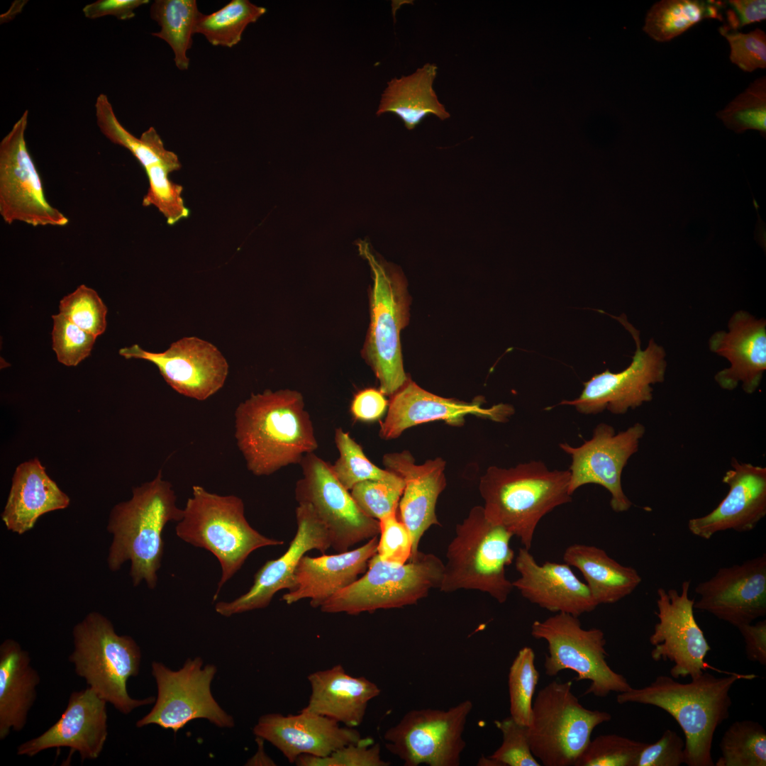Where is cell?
<instances>
[{
  "label": "cell",
  "instance_id": "obj_1",
  "mask_svg": "<svg viewBox=\"0 0 766 766\" xmlns=\"http://www.w3.org/2000/svg\"><path fill=\"white\" fill-rule=\"evenodd\" d=\"M234 417L237 446L255 476L299 464L318 447L303 395L296 390L252 394L238 404Z\"/></svg>",
  "mask_w": 766,
  "mask_h": 766
},
{
  "label": "cell",
  "instance_id": "obj_2",
  "mask_svg": "<svg viewBox=\"0 0 766 766\" xmlns=\"http://www.w3.org/2000/svg\"><path fill=\"white\" fill-rule=\"evenodd\" d=\"M754 675L728 673L718 677L704 671L688 683L672 677L657 676L648 686L619 693L618 704L638 703L659 707L670 714L684 735V764L714 766L711 749L718 726L728 718L730 690L740 679Z\"/></svg>",
  "mask_w": 766,
  "mask_h": 766
},
{
  "label": "cell",
  "instance_id": "obj_3",
  "mask_svg": "<svg viewBox=\"0 0 766 766\" xmlns=\"http://www.w3.org/2000/svg\"><path fill=\"white\" fill-rule=\"evenodd\" d=\"M132 493L131 499L116 504L110 513L107 530L113 540L108 565L115 572L129 560L133 586L144 581L154 589L164 553V528L170 521L178 522L183 509L177 506L172 485L162 478L161 470Z\"/></svg>",
  "mask_w": 766,
  "mask_h": 766
},
{
  "label": "cell",
  "instance_id": "obj_4",
  "mask_svg": "<svg viewBox=\"0 0 766 766\" xmlns=\"http://www.w3.org/2000/svg\"><path fill=\"white\" fill-rule=\"evenodd\" d=\"M570 470H550L539 460L511 468L489 467L479 482L487 518L530 550L540 520L572 501Z\"/></svg>",
  "mask_w": 766,
  "mask_h": 766
},
{
  "label": "cell",
  "instance_id": "obj_5",
  "mask_svg": "<svg viewBox=\"0 0 766 766\" xmlns=\"http://www.w3.org/2000/svg\"><path fill=\"white\" fill-rule=\"evenodd\" d=\"M175 533L183 541L211 553L220 563L221 577L213 600L253 551L284 544L250 525L240 497L212 493L200 485L192 487Z\"/></svg>",
  "mask_w": 766,
  "mask_h": 766
},
{
  "label": "cell",
  "instance_id": "obj_6",
  "mask_svg": "<svg viewBox=\"0 0 766 766\" xmlns=\"http://www.w3.org/2000/svg\"><path fill=\"white\" fill-rule=\"evenodd\" d=\"M358 245L373 280L369 293L370 322L361 355L378 379L381 392L392 396L409 377L400 334L409 322L410 296L406 281L396 266L374 255L367 243Z\"/></svg>",
  "mask_w": 766,
  "mask_h": 766
},
{
  "label": "cell",
  "instance_id": "obj_7",
  "mask_svg": "<svg viewBox=\"0 0 766 766\" xmlns=\"http://www.w3.org/2000/svg\"><path fill=\"white\" fill-rule=\"evenodd\" d=\"M513 535L486 516L483 506H475L455 528L448 544L443 577V592L478 590L504 603L514 587L506 568L515 558L510 547Z\"/></svg>",
  "mask_w": 766,
  "mask_h": 766
},
{
  "label": "cell",
  "instance_id": "obj_8",
  "mask_svg": "<svg viewBox=\"0 0 766 766\" xmlns=\"http://www.w3.org/2000/svg\"><path fill=\"white\" fill-rule=\"evenodd\" d=\"M72 635L74 650L69 661L101 699L123 714L155 701L153 696L135 699L128 693V680L139 674L141 661L133 638L118 635L111 621L96 611L76 624Z\"/></svg>",
  "mask_w": 766,
  "mask_h": 766
},
{
  "label": "cell",
  "instance_id": "obj_9",
  "mask_svg": "<svg viewBox=\"0 0 766 766\" xmlns=\"http://www.w3.org/2000/svg\"><path fill=\"white\" fill-rule=\"evenodd\" d=\"M444 563L433 553H420L403 565L386 562L376 553L360 578L339 591L321 607L325 613L357 615L416 604L440 588Z\"/></svg>",
  "mask_w": 766,
  "mask_h": 766
},
{
  "label": "cell",
  "instance_id": "obj_10",
  "mask_svg": "<svg viewBox=\"0 0 766 766\" xmlns=\"http://www.w3.org/2000/svg\"><path fill=\"white\" fill-rule=\"evenodd\" d=\"M611 719L606 711L584 707L572 692V682L552 681L533 703L528 726L532 753L545 766H574L594 729Z\"/></svg>",
  "mask_w": 766,
  "mask_h": 766
},
{
  "label": "cell",
  "instance_id": "obj_11",
  "mask_svg": "<svg viewBox=\"0 0 766 766\" xmlns=\"http://www.w3.org/2000/svg\"><path fill=\"white\" fill-rule=\"evenodd\" d=\"M531 635L548 643L545 673L553 677L564 670L574 671L577 674L576 681H590L584 695L605 697L612 692L621 693L632 688L625 677L607 664L604 633L596 628H583L578 617L556 613L543 621H535Z\"/></svg>",
  "mask_w": 766,
  "mask_h": 766
},
{
  "label": "cell",
  "instance_id": "obj_12",
  "mask_svg": "<svg viewBox=\"0 0 766 766\" xmlns=\"http://www.w3.org/2000/svg\"><path fill=\"white\" fill-rule=\"evenodd\" d=\"M472 709L465 700L447 710L414 709L384 733L387 749L405 766H458L466 747L462 734Z\"/></svg>",
  "mask_w": 766,
  "mask_h": 766
},
{
  "label": "cell",
  "instance_id": "obj_13",
  "mask_svg": "<svg viewBox=\"0 0 766 766\" xmlns=\"http://www.w3.org/2000/svg\"><path fill=\"white\" fill-rule=\"evenodd\" d=\"M216 672V666H204L199 657L188 659L177 671L152 662L157 699L150 712L136 722V726L156 724L176 733L194 719L206 718L218 727H233V718L221 708L211 692Z\"/></svg>",
  "mask_w": 766,
  "mask_h": 766
},
{
  "label": "cell",
  "instance_id": "obj_14",
  "mask_svg": "<svg viewBox=\"0 0 766 766\" xmlns=\"http://www.w3.org/2000/svg\"><path fill=\"white\" fill-rule=\"evenodd\" d=\"M630 332L636 350L630 365L619 372L609 370L584 382L580 395L564 400L560 405L573 406L582 414H597L608 410L615 415L625 414L653 399L652 385L662 382L667 369L664 348L650 339L645 350L640 348L638 331L622 316L615 317Z\"/></svg>",
  "mask_w": 766,
  "mask_h": 766
},
{
  "label": "cell",
  "instance_id": "obj_15",
  "mask_svg": "<svg viewBox=\"0 0 766 766\" xmlns=\"http://www.w3.org/2000/svg\"><path fill=\"white\" fill-rule=\"evenodd\" d=\"M299 465L302 477L296 484V499L311 506L326 527L333 550L346 552L379 534V521L360 509L335 477L330 463L311 453L304 455Z\"/></svg>",
  "mask_w": 766,
  "mask_h": 766
},
{
  "label": "cell",
  "instance_id": "obj_16",
  "mask_svg": "<svg viewBox=\"0 0 766 766\" xmlns=\"http://www.w3.org/2000/svg\"><path fill=\"white\" fill-rule=\"evenodd\" d=\"M28 115L26 110L0 143V214L8 224L65 226L69 219L46 200L27 148Z\"/></svg>",
  "mask_w": 766,
  "mask_h": 766
},
{
  "label": "cell",
  "instance_id": "obj_17",
  "mask_svg": "<svg viewBox=\"0 0 766 766\" xmlns=\"http://www.w3.org/2000/svg\"><path fill=\"white\" fill-rule=\"evenodd\" d=\"M645 433V427L640 423L617 433L612 426L601 423L594 429L592 438L580 446L560 443V448L572 457L570 494L583 485L599 484L610 493L614 511H628L632 502L622 488V472L629 458L638 450Z\"/></svg>",
  "mask_w": 766,
  "mask_h": 766
},
{
  "label": "cell",
  "instance_id": "obj_18",
  "mask_svg": "<svg viewBox=\"0 0 766 766\" xmlns=\"http://www.w3.org/2000/svg\"><path fill=\"white\" fill-rule=\"evenodd\" d=\"M690 584V580L684 581L680 592L662 587L657 590L655 614L658 622L649 638L653 646L650 655L654 661L674 663L670 671L674 679H692L712 669L705 662L711 647L694 617V600L689 596Z\"/></svg>",
  "mask_w": 766,
  "mask_h": 766
},
{
  "label": "cell",
  "instance_id": "obj_19",
  "mask_svg": "<svg viewBox=\"0 0 766 766\" xmlns=\"http://www.w3.org/2000/svg\"><path fill=\"white\" fill-rule=\"evenodd\" d=\"M119 354L153 363L174 391L199 401L219 391L228 374V364L218 349L194 336L174 342L162 353L148 352L135 344L120 349Z\"/></svg>",
  "mask_w": 766,
  "mask_h": 766
},
{
  "label": "cell",
  "instance_id": "obj_20",
  "mask_svg": "<svg viewBox=\"0 0 766 766\" xmlns=\"http://www.w3.org/2000/svg\"><path fill=\"white\" fill-rule=\"evenodd\" d=\"M296 509V533L286 552L267 561L255 573L250 588L232 601H219L216 611L223 616L266 608L274 594L289 589L295 570L303 556L311 550L326 552L331 547L328 531L307 504L298 503Z\"/></svg>",
  "mask_w": 766,
  "mask_h": 766
},
{
  "label": "cell",
  "instance_id": "obj_21",
  "mask_svg": "<svg viewBox=\"0 0 766 766\" xmlns=\"http://www.w3.org/2000/svg\"><path fill=\"white\" fill-rule=\"evenodd\" d=\"M694 607L738 628L766 615V555L721 567L695 588Z\"/></svg>",
  "mask_w": 766,
  "mask_h": 766
},
{
  "label": "cell",
  "instance_id": "obj_22",
  "mask_svg": "<svg viewBox=\"0 0 766 766\" xmlns=\"http://www.w3.org/2000/svg\"><path fill=\"white\" fill-rule=\"evenodd\" d=\"M106 701L91 688L73 692L60 718L40 736L17 748L18 755L33 757L50 749L69 748L81 761L97 759L108 737Z\"/></svg>",
  "mask_w": 766,
  "mask_h": 766
},
{
  "label": "cell",
  "instance_id": "obj_23",
  "mask_svg": "<svg viewBox=\"0 0 766 766\" xmlns=\"http://www.w3.org/2000/svg\"><path fill=\"white\" fill-rule=\"evenodd\" d=\"M391 396L379 429V436L385 440L399 438L407 428L429 421H445L452 426H460L465 416L471 414L504 422L514 412L506 404L484 408L477 400L465 402L444 398L422 389L409 377Z\"/></svg>",
  "mask_w": 766,
  "mask_h": 766
},
{
  "label": "cell",
  "instance_id": "obj_24",
  "mask_svg": "<svg viewBox=\"0 0 766 766\" xmlns=\"http://www.w3.org/2000/svg\"><path fill=\"white\" fill-rule=\"evenodd\" d=\"M732 469L723 477L729 490L721 503L708 514L691 518L688 529L708 540L727 530H753L766 515V467L731 461Z\"/></svg>",
  "mask_w": 766,
  "mask_h": 766
},
{
  "label": "cell",
  "instance_id": "obj_25",
  "mask_svg": "<svg viewBox=\"0 0 766 766\" xmlns=\"http://www.w3.org/2000/svg\"><path fill=\"white\" fill-rule=\"evenodd\" d=\"M254 734L275 746L290 763L302 755L324 757L348 744L361 740L355 728L343 727L328 717L301 709L287 716H262Z\"/></svg>",
  "mask_w": 766,
  "mask_h": 766
},
{
  "label": "cell",
  "instance_id": "obj_26",
  "mask_svg": "<svg viewBox=\"0 0 766 766\" xmlns=\"http://www.w3.org/2000/svg\"><path fill=\"white\" fill-rule=\"evenodd\" d=\"M520 576L512 582L522 596L531 603L555 613L579 617L598 606L586 583L564 563L538 564L530 550L521 548L515 558Z\"/></svg>",
  "mask_w": 766,
  "mask_h": 766
},
{
  "label": "cell",
  "instance_id": "obj_27",
  "mask_svg": "<svg viewBox=\"0 0 766 766\" xmlns=\"http://www.w3.org/2000/svg\"><path fill=\"white\" fill-rule=\"evenodd\" d=\"M383 464L405 482L399 501L400 521L407 528L412 541L410 560L416 559L421 539L432 526L440 525L435 514L438 498L446 486L445 462L441 458L417 465L409 451L385 454ZM409 560V561H410Z\"/></svg>",
  "mask_w": 766,
  "mask_h": 766
},
{
  "label": "cell",
  "instance_id": "obj_28",
  "mask_svg": "<svg viewBox=\"0 0 766 766\" xmlns=\"http://www.w3.org/2000/svg\"><path fill=\"white\" fill-rule=\"evenodd\" d=\"M728 329L714 333L709 339L711 351L731 364L716 374L715 381L726 390L734 389L741 382L744 392L753 394L766 370L765 320L738 311L731 317Z\"/></svg>",
  "mask_w": 766,
  "mask_h": 766
},
{
  "label": "cell",
  "instance_id": "obj_29",
  "mask_svg": "<svg viewBox=\"0 0 766 766\" xmlns=\"http://www.w3.org/2000/svg\"><path fill=\"white\" fill-rule=\"evenodd\" d=\"M377 536L346 552L319 557L303 556L295 570L292 584L282 600L290 605L308 599L312 607L320 608L365 572L369 560L377 553Z\"/></svg>",
  "mask_w": 766,
  "mask_h": 766
},
{
  "label": "cell",
  "instance_id": "obj_30",
  "mask_svg": "<svg viewBox=\"0 0 766 766\" xmlns=\"http://www.w3.org/2000/svg\"><path fill=\"white\" fill-rule=\"evenodd\" d=\"M311 694L302 709L355 728L362 722L370 701L379 696L378 686L364 677H353L341 665L311 673Z\"/></svg>",
  "mask_w": 766,
  "mask_h": 766
},
{
  "label": "cell",
  "instance_id": "obj_31",
  "mask_svg": "<svg viewBox=\"0 0 766 766\" xmlns=\"http://www.w3.org/2000/svg\"><path fill=\"white\" fill-rule=\"evenodd\" d=\"M70 501L35 458L16 467L1 518L8 530L21 535L42 515L67 508Z\"/></svg>",
  "mask_w": 766,
  "mask_h": 766
},
{
  "label": "cell",
  "instance_id": "obj_32",
  "mask_svg": "<svg viewBox=\"0 0 766 766\" xmlns=\"http://www.w3.org/2000/svg\"><path fill=\"white\" fill-rule=\"evenodd\" d=\"M28 651L13 639L0 645V740L21 731L36 696L40 677Z\"/></svg>",
  "mask_w": 766,
  "mask_h": 766
},
{
  "label": "cell",
  "instance_id": "obj_33",
  "mask_svg": "<svg viewBox=\"0 0 766 766\" xmlns=\"http://www.w3.org/2000/svg\"><path fill=\"white\" fill-rule=\"evenodd\" d=\"M563 560L582 574L598 606L620 601L642 581L636 570L620 564L605 550L594 545H571L565 550Z\"/></svg>",
  "mask_w": 766,
  "mask_h": 766
},
{
  "label": "cell",
  "instance_id": "obj_34",
  "mask_svg": "<svg viewBox=\"0 0 766 766\" xmlns=\"http://www.w3.org/2000/svg\"><path fill=\"white\" fill-rule=\"evenodd\" d=\"M438 67L426 63L413 73L394 77L381 95L377 115L391 112L397 115L407 129H413L428 115L441 120L450 117L433 89Z\"/></svg>",
  "mask_w": 766,
  "mask_h": 766
},
{
  "label": "cell",
  "instance_id": "obj_35",
  "mask_svg": "<svg viewBox=\"0 0 766 766\" xmlns=\"http://www.w3.org/2000/svg\"><path fill=\"white\" fill-rule=\"evenodd\" d=\"M96 123L101 132L113 143L130 151L145 170L152 165L162 164L173 171L181 164L177 155L165 148L164 143L153 127L143 132L140 138L128 132L118 121L106 95L101 94L95 103Z\"/></svg>",
  "mask_w": 766,
  "mask_h": 766
},
{
  "label": "cell",
  "instance_id": "obj_36",
  "mask_svg": "<svg viewBox=\"0 0 766 766\" xmlns=\"http://www.w3.org/2000/svg\"><path fill=\"white\" fill-rule=\"evenodd\" d=\"M724 1L662 0L648 11L644 31L658 42L671 40L704 18L723 20Z\"/></svg>",
  "mask_w": 766,
  "mask_h": 766
},
{
  "label": "cell",
  "instance_id": "obj_37",
  "mask_svg": "<svg viewBox=\"0 0 766 766\" xmlns=\"http://www.w3.org/2000/svg\"><path fill=\"white\" fill-rule=\"evenodd\" d=\"M200 11L195 0H156L150 7V17L160 27L152 35L165 40L172 48L177 67L187 70V51L192 46V35Z\"/></svg>",
  "mask_w": 766,
  "mask_h": 766
},
{
  "label": "cell",
  "instance_id": "obj_38",
  "mask_svg": "<svg viewBox=\"0 0 766 766\" xmlns=\"http://www.w3.org/2000/svg\"><path fill=\"white\" fill-rule=\"evenodd\" d=\"M266 11L248 0H232L210 14L200 13L194 33L202 34L212 45L232 48L241 40L246 27Z\"/></svg>",
  "mask_w": 766,
  "mask_h": 766
},
{
  "label": "cell",
  "instance_id": "obj_39",
  "mask_svg": "<svg viewBox=\"0 0 766 766\" xmlns=\"http://www.w3.org/2000/svg\"><path fill=\"white\" fill-rule=\"evenodd\" d=\"M716 766H765L766 731L758 722H733L723 733Z\"/></svg>",
  "mask_w": 766,
  "mask_h": 766
},
{
  "label": "cell",
  "instance_id": "obj_40",
  "mask_svg": "<svg viewBox=\"0 0 766 766\" xmlns=\"http://www.w3.org/2000/svg\"><path fill=\"white\" fill-rule=\"evenodd\" d=\"M334 440L339 457L331 469L338 481L349 491L366 480L397 481L401 477L373 464L362 448L342 428L335 431Z\"/></svg>",
  "mask_w": 766,
  "mask_h": 766
},
{
  "label": "cell",
  "instance_id": "obj_41",
  "mask_svg": "<svg viewBox=\"0 0 766 766\" xmlns=\"http://www.w3.org/2000/svg\"><path fill=\"white\" fill-rule=\"evenodd\" d=\"M723 124L736 133L756 130L766 134V77L754 82L716 113Z\"/></svg>",
  "mask_w": 766,
  "mask_h": 766
},
{
  "label": "cell",
  "instance_id": "obj_42",
  "mask_svg": "<svg viewBox=\"0 0 766 766\" xmlns=\"http://www.w3.org/2000/svg\"><path fill=\"white\" fill-rule=\"evenodd\" d=\"M535 653L530 647L521 648L509 673L511 717L518 723L528 726L532 714L533 696L539 680Z\"/></svg>",
  "mask_w": 766,
  "mask_h": 766
},
{
  "label": "cell",
  "instance_id": "obj_43",
  "mask_svg": "<svg viewBox=\"0 0 766 766\" xmlns=\"http://www.w3.org/2000/svg\"><path fill=\"white\" fill-rule=\"evenodd\" d=\"M149 188L142 201L143 206H154L166 218L167 223L173 226L189 215L182 196L183 187L169 178L173 170L162 164H156L146 169Z\"/></svg>",
  "mask_w": 766,
  "mask_h": 766
},
{
  "label": "cell",
  "instance_id": "obj_44",
  "mask_svg": "<svg viewBox=\"0 0 766 766\" xmlns=\"http://www.w3.org/2000/svg\"><path fill=\"white\" fill-rule=\"evenodd\" d=\"M647 744L616 734L600 735L590 740L574 766H636Z\"/></svg>",
  "mask_w": 766,
  "mask_h": 766
},
{
  "label": "cell",
  "instance_id": "obj_45",
  "mask_svg": "<svg viewBox=\"0 0 766 766\" xmlns=\"http://www.w3.org/2000/svg\"><path fill=\"white\" fill-rule=\"evenodd\" d=\"M59 309V313L96 337L106 330L107 308L97 292L84 284L65 296Z\"/></svg>",
  "mask_w": 766,
  "mask_h": 766
},
{
  "label": "cell",
  "instance_id": "obj_46",
  "mask_svg": "<svg viewBox=\"0 0 766 766\" xmlns=\"http://www.w3.org/2000/svg\"><path fill=\"white\" fill-rule=\"evenodd\" d=\"M405 482L397 481L366 480L355 484L350 494L367 516L378 521L396 514Z\"/></svg>",
  "mask_w": 766,
  "mask_h": 766
},
{
  "label": "cell",
  "instance_id": "obj_47",
  "mask_svg": "<svg viewBox=\"0 0 766 766\" xmlns=\"http://www.w3.org/2000/svg\"><path fill=\"white\" fill-rule=\"evenodd\" d=\"M52 349L57 360L66 366H77L87 357L97 337L82 330L58 313L52 316Z\"/></svg>",
  "mask_w": 766,
  "mask_h": 766
},
{
  "label": "cell",
  "instance_id": "obj_48",
  "mask_svg": "<svg viewBox=\"0 0 766 766\" xmlns=\"http://www.w3.org/2000/svg\"><path fill=\"white\" fill-rule=\"evenodd\" d=\"M295 764L298 766H387L382 758L379 744H372L370 738L348 744L324 757L300 755Z\"/></svg>",
  "mask_w": 766,
  "mask_h": 766
},
{
  "label": "cell",
  "instance_id": "obj_49",
  "mask_svg": "<svg viewBox=\"0 0 766 766\" xmlns=\"http://www.w3.org/2000/svg\"><path fill=\"white\" fill-rule=\"evenodd\" d=\"M502 733L500 747L492 755L501 766H540L532 753L528 726L516 722L511 716L494 721Z\"/></svg>",
  "mask_w": 766,
  "mask_h": 766
},
{
  "label": "cell",
  "instance_id": "obj_50",
  "mask_svg": "<svg viewBox=\"0 0 766 766\" xmlns=\"http://www.w3.org/2000/svg\"><path fill=\"white\" fill-rule=\"evenodd\" d=\"M719 32L728 42L730 60L741 70L752 72L766 67V34L764 30L756 28L744 33L728 30L721 26Z\"/></svg>",
  "mask_w": 766,
  "mask_h": 766
},
{
  "label": "cell",
  "instance_id": "obj_51",
  "mask_svg": "<svg viewBox=\"0 0 766 766\" xmlns=\"http://www.w3.org/2000/svg\"><path fill=\"white\" fill-rule=\"evenodd\" d=\"M380 538L377 554L386 562L403 565L409 562L412 554V541L405 525L396 518V514L379 521Z\"/></svg>",
  "mask_w": 766,
  "mask_h": 766
},
{
  "label": "cell",
  "instance_id": "obj_52",
  "mask_svg": "<svg viewBox=\"0 0 766 766\" xmlns=\"http://www.w3.org/2000/svg\"><path fill=\"white\" fill-rule=\"evenodd\" d=\"M684 764V740L675 731L667 729L661 738L640 752L636 766H679Z\"/></svg>",
  "mask_w": 766,
  "mask_h": 766
},
{
  "label": "cell",
  "instance_id": "obj_53",
  "mask_svg": "<svg viewBox=\"0 0 766 766\" xmlns=\"http://www.w3.org/2000/svg\"><path fill=\"white\" fill-rule=\"evenodd\" d=\"M724 9L727 24L723 27L728 30H738L745 26L766 19L765 0L725 1Z\"/></svg>",
  "mask_w": 766,
  "mask_h": 766
},
{
  "label": "cell",
  "instance_id": "obj_54",
  "mask_svg": "<svg viewBox=\"0 0 766 766\" xmlns=\"http://www.w3.org/2000/svg\"><path fill=\"white\" fill-rule=\"evenodd\" d=\"M381 390L367 388L358 392L353 397L350 412L353 416L361 421H374L379 419L387 411L388 401Z\"/></svg>",
  "mask_w": 766,
  "mask_h": 766
},
{
  "label": "cell",
  "instance_id": "obj_55",
  "mask_svg": "<svg viewBox=\"0 0 766 766\" xmlns=\"http://www.w3.org/2000/svg\"><path fill=\"white\" fill-rule=\"evenodd\" d=\"M148 3V0H98L87 4L82 11L89 19L113 16L118 20L125 21L135 17V10Z\"/></svg>",
  "mask_w": 766,
  "mask_h": 766
},
{
  "label": "cell",
  "instance_id": "obj_56",
  "mask_svg": "<svg viewBox=\"0 0 766 766\" xmlns=\"http://www.w3.org/2000/svg\"><path fill=\"white\" fill-rule=\"evenodd\" d=\"M745 643L747 658L751 662L766 665V620L755 624L748 623L737 628Z\"/></svg>",
  "mask_w": 766,
  "mask_h": 766
},
{
  "label": "cell",
  "instance_id": "obj_57",
  "mask_svg": "<svg viewBox=\"0 0 766 766\" xmlns=\"http://www.w3.org/2000/svg\"><path fill=\"white\" fill-rule=\"evenodd\" d=\"M258 738V751L248 762L250 765H275L274 762L266 755L262 745V738Z\"/></svg>",
  "mask_w": 766,
  "mask_h": 766
},
{
  "label": "cell",
  "instance_id": "obj_58",
  "mask_svg": "<svg viewBox=\"0 0 766 766\" xmlns=\"http://www.w3.org/2000/svg\"><path fill=\"white\" fill-rule=\"evenodd\" d=\"M477 765L482 766H501L499 762H498L496 760L493 759L490 756L487 757H482L479 759Z\"/></svg>",
  "mask_w": 766,
  "mask_h": 766
}]
</instances>
